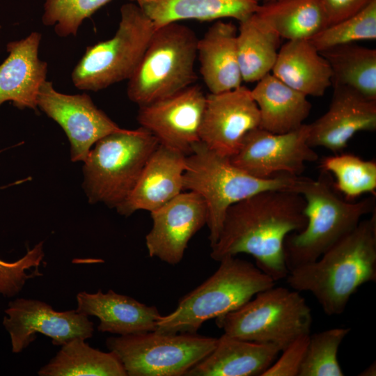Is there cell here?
Here are the masks:
<instances>
[{"mask_svg": "<svg viewBox=\"0 0 376 376\" xmlns=\"http://www.w3.org/2000/svg\"><path fill=\"white\" fill-rule=\"evenodd\" d=\"M305 207L304 197L288 190L261 191L233 204L227 210L210 257L219 262L227 256L249 254L275 281L285 279L289 271L284 240L305 228Z\"/></svg>", "mask_w": 376, "mask_h": 376, "instance_id": "obj_1", "label": "cell"}, {"mask_svg": "<svg viewBox=\"0 0 376 376\" xmlns=\"http://www.w3.org/2000/svg\"><path fill=\"white\" fill-rule=\"evenodd\" d=\"M286 281L311 292L327 315H340L363 284L376 280V210L318 260L289 272Z\"/></svg>", "mask_w": 376, "mask_h": 376, "instance_id": "obj_2", "label": "cell"}, {"mask_svg": "<svg viewBox=\"0 0 376 376\" xmlns=\"http://www.w3.org/2000/svg\"><path fill=\"white\" fill-rule=\"evenodd\" d=\"M296 192L305 201V228L288 235L283 253L289 272L318 260L376 210V196L350 202L335 189L331 174L320 169L317 179L300 177Z\"/></svg>", "mask_w": 376, "mask_h": 376, "instance_id": "obj_3", "label": "cell"}, {"mask_svg": "<svg viewBox=\"0 0 376 376\" xmlns=\"http://www.w3.org/2000/svg\"><path fill=\"white\" fill-rule=\"evenodd\" d=\"M299 179L300 175L286 173L266 179L256 178L200 141L186 157L183 190L198 194L206 204L211 247L219 238L226 213L231 205L267 190L296 192Z\"/></svg>", "mask_w": 376, "mask_h": 376, "instance_id": "obj_4", "label": "cell"}, {"mask_svg": "<svg viewBox=\"0 0 376 376\" xmlns=\"http://www.w3.org/2000/svg\"><path fill=\"white\" fill-rule=\"evenodd\" d=\"M217 271L182 297L176 308L161 316L155 331L165 334L197 333L208 320L233 311L275 281L253 263L227 256Z\"/></svg>", "mask_w": 376, "mask_h": 376, "instance_id": "obj_5", "label": "cell"}, {"mask_svg": "<svg viewBox=\"0 0 376 376\" xmlns=\"http://www.w3.org/2000/svg\"><path fill=\"white\" fill-rule=\"evenodd\" d=\"M197 38L189 27L173 22L155 29L132 77L127 94L139 107L169 97L194 84Z\"/></svg>", "mask_w": 376, "mask_h": 376, "instance_id": "obj_6", "label": "cell"}, {"mask_svg": "<svg viewBox=\"0 0 376 376\" xmlns=\"http://www.w3.org/2000/svg\"><path fill=\"white\" fill-rule=\"evenodd\" d=\"M94 145L84 162L85 191L90 203L116 208L134 189L159 142L141 127L111 133Z\"/></svg>", "mask_w": 376, "mask_h": 376, "instance_id": "obj_7", "label": "cell"}, {"mask_svg": "<svg viewBox=\"0 0 376 376\" xmlns=\"http://www.w3.org/2000/svg\"><path fill=\"white\" fill-rule=\"evenodd\" d=\"M313 318L305 299L295 290L271 287L239 308L215 318L217 326L232 337L273 344L281 350L297 338L311 334Z\"/></svg>", "mask_w": 376, "mask_h": 376, "instance_id": "obj_8", "label": "cell"}, {"mask_svg": "<svg viewBox=\"0 0 376 376\" xmlns=\"http://www.w3.org/2000/svg\"><path fill=\"white\" fill-rule=\"evenodd\" d=\"M114 36L86 47L71 78L80 90L98 91L129 79L137 68L155 30L136 3L123 4Z\"/></svg>", "mask_w": 376, "mask_h": 376, "instance_id": "obj_9", "label": "cell"}, {"mask_svg": "<svg viewBox=\"0 0 376 376\" xmlns=\"http://www.w3.org/2000/svg\"><path fill=\"white\" fill-rule=\"evenodd\" d=\"M217 338L189 333L157 331L109 337L114 352L128 376H182L207 357Z\"/></svg>", "mask_w": 376, "mask_h": 376, "instance_id": "obj_10", "label": "cell"}, {"mask_svg": "<svg viewBox=\"0 0 376 376\" xmlns=\"http://www.w3.org/2000/svg\"><path fill=\"white\" fill-rule=\"evenodd\" d=\"M309 124L284 134H274L257 127L249 131L233 156V164L258 178L286 173L300 175L306 162L318 159L308 143Z\"/></svg>", "mask_w": 376, "mask_h": 376, "instance_id": "obj_11", "label": "cell"}, {"mask_svg": "<svg viewBox=\"0 0 376 376\" xmlns=\"http://www.w3.org/2000/svg\"><path fill=\"white\" fill-rule=\"evenodd\" d=\"M37 104L64 130L70 143L72 162H84L98 140L123 129L98 109L86 93H60L47 80L40 87Z\"/></svg>", "mask_w": 376, "mask_h": 376, "instance_id": "obj_12", "label": "cell"}, {"mask_svg": "<svg viewBox=\"0 0 376 376\" xmlns=\"http://www.w3.org/2000/svg\"><path fill=\"white\" fill-rule=\"evenodd\" d=\"M5 313L2 323L13 353L26 348L38 333L49 337L54 345L62 346L75 338H90L94 331L87 315L76 310L56 311L40 300L15 299L9 302Z\"/></svg>", "mask_w": 376, "mask_h": 376, "instance_id": "obj_13", "label": "cell"}, {"mask_svg": "<svg viewBox=\"0 0 376 376\" xmlns=\"http://www.w3.org/2000/svg\"><path fill=\"white\" fill-rule=\"evenodd\" d=\"M205 102L201 88L193 84L169 97L139 107L137 120L160 144L187 156L200 141Z\"/></svg>", "mask_w": 376, "mask_h": 376, "instance_id": "obj_14", "label": "cell"}, {"mask_svg": "<svg viewBox=\"0 0 376 376\" xmlns=\"http://www.w3.org/2000/svg\"><path fill=\"white\" fill-rule=\"evenodd\" d=\"M259 125V110L251 90L241 85L206 96L199 138L210 149L230 157L245 135Z\"/></svg>", "mask_w": 376, "mask_h": 376, "instance_id": "obj_15", "label": "cell"}, {"mask_svg": "<svg viewBox=\"0 0 376 376\" xmlns=\"http://www.w3.org/2000/svg\"><path fill=\"white\" fill-rule=\"evenodd\" d=\"M150 214L152 226L146 236L148 254L170 265L182 260L189 240L207 220L204 200L191 191L181 192Z\"/></svg>", "mask_w": 376, "mask_h": 376, "instance_id": "obj_16", "label": "cell"}, {"mask_svg": "<svg viewBox=\"0 0 376 376\" xmlns=\"http://www.w3.org/2000/svg\"><path fill=\"white\" fill-rule=\"evenodd\" d=\"M375 130L376 100L347 87L334 86L327 111L309 124L308 143L338 154L357 133Z\"/></svg>", "mask_w": 376, "mask_h": 376, "instance_id": "obj_17", "label": "cell"}, {"mask_svg": "<svg viewBox=\"0 0 376 376\" xmlns=\"http://www.w3.org/2000/svg\"><path fill=\"white\" fill-rule=\"evenodd\" d=\"M186 157L159 143L132 191L116 207L118 212L125 217L138 210L150 212L182 192Z\"/></svg>", "mask_w": 376, "mask_h": 376, "instance_id": "obj_18", "label": "cell"}, {"mask_svg": "<svg viewBox=\"0 0 376 376\" xmlns=\"http://www.w3.org/2000/svg\"><path fill=\"white\" fill-rule=\"evenodd\" d=\"M41 38L33 31L7 44L8 56L0 65V106L10 101L19 109H37L38 93L47 73V63L38 56Z\"/></svg>", "mask_w": 376, "mask_h": 376, "instance_id": "obj_19", "label": "cell"}, {"mask_svg": "<svg viewBox=\"0 0 376 376\" xmlns=\"http://www.w3.org/2000/svg\"><path fill=\"white\" fill-rule=\"evenodd\" d=\"M76 311L100 320L97 329L120 336L155 331L160 317L155 306H148L112 290L103 293L85 291L76 297Z\"/></svg>", "mask_w": 376, "mask_h": 376, "instance_id": "obj_20", "label": "cell"}, {"mask_svg": "<svg viewBox=\"0 0 376 376\" xmlns=\"http://www.w3.org/2000/svg\"><path fill=\"white\" fill-rule=\"evenodd\" d=\"M281 352L273 344L244 340L224 334L217 338L214 350L185 375L261 376Z\"/></svg>", "mask_w": 376, "mask_h": 376, "instance_id": "obj_21", "label": "cell"}, {"mask_svg": "<svg viewBox=\"0 0 376 376\" xmlns=\"http://www.w3.org/2000/svg\"><path fill=\"white\" fill-rule=\"evenodd\" d=\"M237 33L231 22L217 20L198 40L200 72L210 93L231 91L242 85Z\"/></svg>", "mask_w": 376, "mask_h": 376, "instance_id": "obj_22", "label": "cell"}, {"mask_svg": "<svg viewBox=\"0 0 376 376\" xmlns=\"http://www.w3.org/2000/svg\"><path fill=\"white\" fill-rule=\"evenodd\" d=\"M260 113L259 127L274 134L299 128L312 105L307 96L268 73L251 90Z\"/></svg>", "mask_w": 376, "mask_h": 376, "instance_id": "obj_23", "label": "cell"}, {"mask_svg": "<svg viewBox=\"0 0 376 376\" xmlns=\"http://www.w3.org/2000/svg\"><path fill=\"white\" fill-rule=\"evenodd\" d=\"M272 71L306 96H322L331 86L330 65L308 40H288L279 49Z\"/></svg>", "mask_w": 376, "mask_h": 376, "instance_id": "obj_24", "label": "cell"}, {"mask_svg": "<svg viewBox=\"0 0 376 376\" xmlns=\"http://www.w3.org/2000/svg\"><path fill=\"white\" fill-rule=\"evenodd\" d=\"M261 0H147L141 7L155 28L182 20L241 22L253 14Z\"/></svg>", "mask_w": 376, "mask_h": 376, "instance_id": "obj_25", "label": "cell"}, {"mask_svg": "<svg viewBox=\"0 0 376 376\" xmlns=\"http://www.w3.org/2000/svg\"><path fill=\"white\" fill-rule=\"evenodd\" d=\"M281 38L256 12L240 22L237 48L242 81L257 82L272 71Z\"/></svg>", "mask_w": 376, "mask_h": 376, "instance_id": "obj_26", "label": "cell"}, {"mask_svg": "<svg viewBox=\"0 0 376 376\" xmlns=\"http://www.w3.org/2000/svg\"><path fill=\"white\" fill-rule=\"evenodd\" d=\"M256 13L281 38L310 40L328 26L320 0H277L261 3Z\"/></svg>", "mask_w": 376, "mask_h": 376, "instance_id": "obj_27", "label": "cell"}, {"mask_svg": "<svg viewBox=\"0 0 376 376\" xmlns=\"http://www.w3.org/2000/svg\"><path fill=\"white\" fill-rule=\"evenodd\" d=\"M81 338L63 345L38 372L40 376H127L117 355L95 349Z\"/></svg>", "mask_w": 376, "mask_h": 376, "instance_id": "obj_28", "label": "cell"}, {"mask_svg": "<svg viewBox=\"0 0 376 376\" xmlns=\"http://www.w3.org/2000/svg\"><path fill=\"white\" fill-rule=\"evenodd\" d=\"M320 53L331 70V85L350 88L376 100V49L347 44Z\"/></svg>", "mask_w": 376, "mask_h": 376, "instance_id": "obj_29", "label": "cell"}, {"mask_svg": "<svg viewBox=\"0 0 376 376\" xmlns=\"http://www.w3.org/2000/svg\"><path fill=\"white\" fill-rule=\"evenodd\" d=\"M320 169L329 172L335 189L347 201L357 198L363 194L376 196V162L344 153L324 157Z\"/></svg>", "mask_w": 376, "mask_h": 376, "instance_id": "obj_30", "label": "cell"}, {"mask_svg": "<svg viewBox=\"0 0 376 376\" xmlns=\"http://www.w3.org/2000/svg\"><path fill=\"white\" fill-rule=\"evenodd\" d=\"M350 328H333L309 335L298 376H343L338 348Z\"/></svg>", "mask_w": 376, "mask_h": 376, "instance_id": "obj_31", "label": "cell"}, {"mask_svg": "<svg viewBox=\"0 0 376 376\" xmlns=\"http://www.w3.org/2000/svg\"><path fill=\"white\" fill-rule=\"evenodd\" d=\"M376 39V0L357 14L327 26L309 41L319 51Z\"/></svg>", "mask_w": 376, "mask_h": 376, "instance_id": "obj_32", "label": "cell"}, {"mask_svg": "<svg viewBox=\"0 0 376 376\" xmlns=\"http://www.w3.org/2000/svg\"><path fill=\"white\" fill-rule=\"evenodd\" d=\"M111 0H45L42 22L60 37L76 36L84 19ZM142 7L147 0H129Z\"/></svg>", "mask_w": 376, "mask_h": 376, "instance_id": "obj_33", "label": "cell"}, {"mask_svg": "<svg viewBox=\"0 0 376 376\" xmlns=\"http://www.w3.org/2000/svg\"><path fill=\"white\" fill-rule=\"evenodd\" d=\"M310 334L301 336L291 342L261 376H298L308 343Z\"/></svg>", "mask_w": 376, "mask_h": 376, "instance_id": "obj_34", "label": "cell"}, {"mask_svg": "<svg viewBox=\"0 0 376 376\" xmlns=\"http://www.w3.org/2000/svg\"><path fill=\"white\" fill-rule=\"evenodd\" d=\"M372 0H320L328 26L345 19L363 9Z\"/></svg>", "mask_w": 376, "mask_h": 376, "instance_id": "obj_35", "label": "cell"}, {"mask_svg": "<svg viewBox=\"0 0 376 376\" xmlns=\"http://www.w3.org/2000/svg\"><path fill=\"white\" fill-rule=\"evenodd\" d=\"M359 375L361 376H375L376 375V363L374 361L368 367L364 369Z\"/></svg>", "mask_w": 376, "mask_h": 376, "instance_id": "obj_36", "label": "cell"}, {"mask_svg": "<svg viewBox=\"0 0 376 376\" xmlns=\"http://www.w3.org/2000/svg\"><path fill=\"white\" fill-rule=\"evenodd\" d=\"M274 1H277V0H261V3H267V2Z\"/></svg>", "mask_w": 376, "mask_h": 376, "instance_id": "obj_37", "label": "cell"}]
</instances>
